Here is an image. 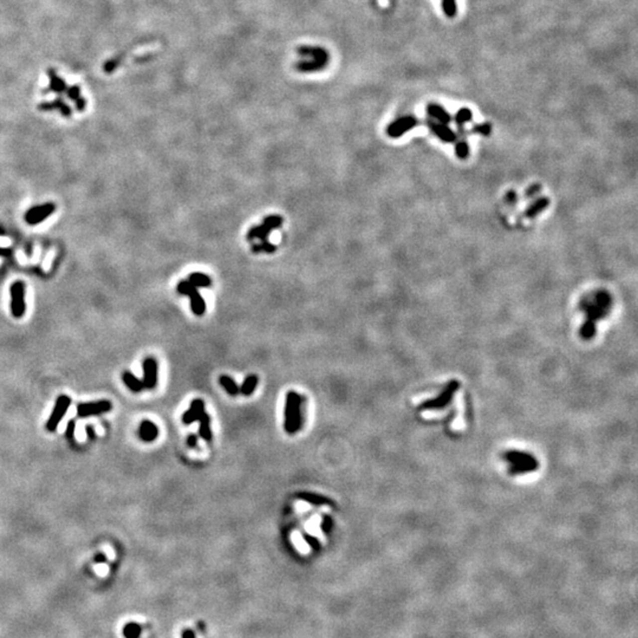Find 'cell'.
<instances>
[{"mask_svg":"<svg viewBox=\"0 0 638 638\" xmlns=\"http://www.w3.org/2000/svg\"><path fill=\"white\" fill-rule=\"evenodd\" d=\"M301 407H303V397L296 391L287 393L284 420V428L287 434L293 435L301 429V425H303Z\"/></svg>","mask_w":638,"mask_h":638,"instance_id":"1","label":"cell"},{"mask_svg":"<svg viewBox=\"0 0 638 638\" xmlns=\"http://www.w3.org/2000/svg\"><path fill=\"white\" fill-rule=\"evenodd\" d=\"M503 460L509 463L508 472L511 475H524L535 472L539 468V461L530 453L520 450H508L502 455Z\"/></svg>","mask_w":638,"mask_h":638,"instance_id":"2","label":"cell"},{"mask_svg":"<svg viewBox=\"0 0 638 638\" xmlns=\"http://www.w3.org/2000/svg\"><path fill=\"white\" fill-rule=\"evenodd\" d=\"M178 292L191 299V309L195 316H204L206 312V301L199 292V288L188 280H181L176 286Z\"/></svg>","mask_w":638,"mask_h":638,"instance_id":"3","label":"cell"},{"mask_svg":"<svg viewBox=\"0 0 638 638\" xmlns=\"http://www.w3.org/2000/svg\"><path fill=\"white\" fill-rule=\"evenodd\" d=\"M299 53L311 57L310 60L298 64V69L301 70V71H315V70H319L328 62V53H326L325 50L319 49V47L301 46L299 49Z\"/></svg>","mask_w":638,"mask_h":638,"instance_id":"4","label":"cell"},{"mask_svg":"<svg viewBox=\"0 0 638 638\" xmlns=\"http://www.w3.org/2000/svg\"><path fill=\"white\" fill-rule=\"evenodd\" d=\"M283 217L280 215H268L266 216L264 221H262L261 225L258 226H253L249 228V230L247 232V240L248 241H253V240L259 239L260 241L262 240H267V236L270 235V233L273 229L280 228L281 225H283Z\"/></svg>","mask_w":638,"mask_h":638,"instance_id":"5","label":"cell"},{"mask_svg":"<svg viewBox=\"0 0 638 638\" xmlns=\"http://www.w3.org/2000/svg\"><path fill=\"white\" fill-rule=\"evenodd\" d=\"M458 387H460V382L456 380H451L449 383L445 386V388L443 389V391L438 395L436 399L434 400H429L425 401V403L421 405V409L422 410H441L445 408V406L449 405L453 400V397L456 393Z\"/></svg>","mask_w":638,"mask_h":638,"instance_id":"6","label":"cell"},{"mask_svg":"<svg viewBox=\"0 0 638 638\" xmlns=\"http://www.w3.org/2000/svg\"><path fill=\"white\" fill-rule=\"evenodd\" d=\"M26 311L25 303V284L21 280L11 285V312L14 318H21Z\"/></svg>","mask_w":638,"mask_h":638,"instance_id":"7","label":"cell"},{"mask_svg":"<svg viewBox=\"0 0 638 638\" xmlns=\"http://www.w3.org/2000/svg\"><path fill=\"white\" fill-rule=\"evenodd\" d=\"M71 406V399L68 395H60L56 401V405L51 413L49 420L46 422V429L51 432L56 431L58 428L60 421H62L65 414L68 413L69 407Z\"/></svg>","mask_w":638,"mask_h":638,"instance_id":"8","label":"cell"},{"mask_svg":"<svg viewBox=\"0 0 638 638\" xmlns=\"http://www.w3.org/2000/svg\"><path fill=\"white\" fill-rule=\"evenodd\" d=\"M111 409H113V405H111L110 401L107 400L81 403V405H78V407H77V416L82 419H86L90 418V416L102 415V414L110 412Z\"/></svg>","mask_w":638,"mask_h":638,"instance_id":"9","label":"cell"},{"mask_svg":"<svg viewBox=\"0 0 638 638\" xmlns=\"http://www.w3.org/2000/svg\"><path fill=\"white\" fill-rule=\"evenodd\" d=\"M56 211V205L52 203H46L38 206L31 207L26 213H25V221L31 226L39 225L40 222L45 221L51 214Z\"/></svg>","mask_w":638,"mask_h":638,"instance_id":"10","label":"cell"},{"mask_svg":"<svg viewBox=\"0 0 638 638\" xmlns=\"http://www.w3.org/2000/svg\"><path fill=\"white\" fill-rule=\"evenodd\" d=\"M419 124L418 118L414 116H403L399 120L394 121L390 123V126L387 128V134L393 139H399L402 135H405L407 131L412 130Z\"/></svg>","mask_w":638,"mask_h":638,"instance_id":"11","label":"cell"},{"mask_svg":"<svg viewBox=\"0 0 638 638\" xmlns=\"http://www.w3.org/2000/svg\"><path fill=\"white\" fill-rule=\"evenodd\" d=\"M143 386L144 389L152 390L159 382V364L154 357H147L143 361Z\"/></svg>","mask_w":638,"mask_h":638,"instance_id":"12","label":"cell"},{"mask_svg":"<svg viewBox=\"0 0 638 638\" xmlns=\"http://www.w3.org/2000/svg\"><path fill=\"white\" fill-rule=\"evenodd\" d=\"M38 110L39 111H53V110H58L59 114L62 115L64 117H71L72 116V109L70 107L69 104H66V102L64 101L63 98H56L52 99V101H46V102H40L38 104Z\"/></svg>","mask_w":638,"mask_h":638,"instance_id":"13","label":"cell"},{"mask_svg":"<svg viewBox=\"0 0 638 638\" xmlns=\"http://www.w3.org/2000/svg\"><path fill=\"white\" fill-rule=\"evenodd\" d=\"M427 124L429 129L434 133V135L441 141H443L444 143H454L456 141V134L448 127V124L438 123V122L432 120H428Z\"/></svg>","mask_w":638,"mask_h":638,"instance_id":"14","label":"cell"},{"mask_svg":"<svg viewBox=\"0 0 638 638\" xmlns=\"http://www.w3.org/2000/svg\"><path fill=\"white\" fill-rule=\"evenodd\" d=\"M204 413H206L204 401L200 399L192 401L189 409L182 415V422L185 425H192V423L199 421Z\"/></svg>","mask_w":638,"mask_h":638,"instance_id":"15","label":"cell"},{"mask_svg":"<svg viewBox=\"0 0 638 638\" xmlns=\"http://www.w3.org/2000/svg\"><path fill=\"white\" fill-rule=\"evenodd\" d=\"M47 77H49V91L57 95L65 94L66 90H68V83L57 73L56 70H47Z\"/></svg>","mask_w":638,"mask_h":638,"instance_id":"16","label":"cell"},{"mask_svg":"<svg viewBox=\"0 0 638 638\" xmlns=\"http://www.w3.org/2000/svg\"><path fill=\"white\" fill-rule=\"evenodd\" d=\"M550 206V199L547 197H540L537 198L532 203L530 206L526 208V211L524 212V217L526 219H534L535 216L539 215L541 212H544L546 208Z\"/></svg>","mask_w":638,"mask_h":638,"instance_id":"17","label":"cell"},{"mask_svg":"<svg viewBox=\"0 0 638 638\" xmlns=\"http://www.w3.org/2000/svg\"><path fill=\"white\" fill-rule=\"evenodd\" d=\"M139 436L140 438L144 442H153L158 438L159 436V428L155 423L152 421H143L140 425L139 428Z\"/></svg>","mask_w":638,"mask_h":638,"instance_id":"18","label":"cell"},{"mask_svg":"<svg viewBox=\"0 0 638 638\" xmlns=\"http://www.w3.org/2000/svg\"><path fill=\"white\" fill-rule=\"evenodd\" d=\"M427 114L429 117L434 118L436 122H438V123L449 124L451 121L449 113H448L443 107H441L440 104L429 103L427 107Z\"/></svg>","mask_w":638,"mask_h":638,"instance_id":"19","label":"cell"},{"mask_svg":"<svg viewBox=\"0 0 638 638\" xmlns=\"http://www.w3.org/2000/svg\"><path fill=\"white\" fill-rule=\"evenodd\" d=\"M583 310L585 311L586 313V320L592 323H597V320L603 319L605 316L608 315L609 310L603 309L602 306L597 305V304H583L582 305Z\"/></svg>","mask_w":638,"mask_h":638,"instance_id":"20","label":"cell"},{"mask_svg":"<svg viewBox=\"0 0 638 638\" xmlns=\"http://www.w3.org/2000/svg\"><path fill=\"white\" fill-rule=\"evenodd\" d=\"M66 96H68L69 99L75 102V107L79 113L85 110L86 108V99L82 96V91H81V86L78 84L68 86V90H66Z\"/></svg>","mask_w":638,"mask_h":638,"instance_id":"21","label":"cell"},{"mask_svg":"<svg viewBox=\"0 0 638 638\" xmlns=\"http://www.w3.org/2000/svg\"><path fill=\"white\" fill-rule=\"evenodd\" d=\"M298 498L307 503H311L313 506H323V505H332V501L326 496L310 492H301L297 495Z\"/></svg>","mask_w":638,"mask_h":638,"instance_id":"22","label":"cell"},{"mask_svg":"<svg viewBox=\"0 0 638 638\" xmlns=\"http://www.w3.org/2000/svg\"><path fill=\"white\" fill-rule=\"evenodd\" d=\"M200 425H199V435H200L201 438H204L205 441L211 442L212 438H213V434H212V429H211V416L208 415L207 413H204L203 416H201L200 420Z\"/></svg>","mask_w":638,"mask_h":638,"instance_id":"23","label":"cell"},{"mask_svg":"<svg viewBox=\"0 0 638 638\" xmlns=\"http://www.w3.org/2000/svg\"><path fill=\"white\" fill-rule=\"evenodd\" d=\"M122 378H123L124 384H126V386L129 388L133 393H140V391H142L144 389L142 380L137 378L135 375L130 373V371H126V373H123Z\"/></svg>","mask_w":638,"mask_h":638,"instance_id":"24","label":"cell"},{"mask_svg":"<svg viewBox=\"0 0 638 638\" xmlns=\"http://www.w3.org/2000/svg\"><path fill=\"white\" fill-rule=\"evenodd\" d=\"M219 383L220 386L226 390V393L228 394V395L236 396L240 394V387L236 384V382L232 377L227 376V375H221V376L219 377Z\"/></svg>","mask_w":638,"mask_h":638,"instance_id":"25","label":"cell"},{"mask_svg":"<svg viewBox=\"0 0 638 638\" xmlns=\"http://www.w3.org/2000/svg\"><path fill=\"white\" fill-rule=\"evenodd\" d=\"M188 281L198 288H207L212 286V279L207 274L201 273V272H193V273L189 274Z\"/></svg>","mask_w":638,"mask_h":638,"instance_id":"26","label":"cell"},{"mask_svg":"<svg viewBox=\"0 0 638 638\" xmlns=\"http://www.w3.org/2000/svg\"><path fill=\"white\" fill-rule=\"evenodd\" d=\"M259 382V378L256 375H248L247 377L243 380V382L240 387V394L243 396H249L254 393L256 386H258Z\"/></svg>","mask_w":638,"mask_h":638,"instance_id":"27","label":"cell"},{"mask_svg":"<svg viewBox=\"0 0 638 638\" xmlns=\"http://www.w3.org/2000/svg\"><path fill=\"white\" fill-rule=\"evenodd\" d=\"M596 332H597V325H596V323L589 322V320H585V323L580 326L579 330L580 337L585 339V341H589V339H592L595 337Z\"/></svg>","mask_w":638,"mask_h":638,"instance_id":"28","label":"cell"},{"mask_svg":"<svg viewBox=\"0 0 638 638\" xmlns=\"http://www.w3.org/2000/svg\"><path fill=\"white\" fill-rule=\"evenodd\" d=\"M123 633L124 638H140L141 633H142V628H141L140 624L135 623V622H129L123 627Z\"/></svg>","mask_w":638,"mask_h":638,"instance_id":"29","label":"cell"},{"mask_svg":"<svg viewBox=\"0 0 638 638\" xmlns=\"http://www.w3.org/2000/svg\"><path fill=\"white\" fill-rule=\"evenodd\" d=\"M251 251L254 254H258V253H274L277 251V246H274L268 240H262L260 242L252 245Z\"/></svg>","mask_w":638,"mask_h":638,"instance_id":"30","label":"cell"},{"mask_svg":"<svg viewBox=\"0 0 638 638\" xmlns=\"http://www.w3.org/2000/svg\"><path fill=\"white\" fill-rule=\"evenodd\" d=\"M455 155L460 160H466L469 156V146L466 139H458L455 141Z\"/></svg>","mask_w":638,"mask_h":638,"instance_id":"31","label":"cell"},{"mask_svg":"<svg viewBox=\"0 0 638 638\" xmlns=\"http://www.w3.org/2000/svg\"><path fill=\"white\" fill-rule=\"evenodd\" d=\"M473 118V114L472 111L469 110L468 108H462L457 111L456 115H455V123H456L457 127H464V124L467 122H470Z\"/></svg>","mask_w":638,"mask_h":638,"instance_id":"32","label":"cell"},{"mask_svg":"<svg viewBox=\"0 0 638 638\" xmlns=\"http://www.w3.org/2000/svg\"><path fill=\"white\" fill-rule=\"evenodd\" d=\"M442 7H443V12L447 17H455V14H456V2H455V0H443Z\"/></svg>","mask_w":638,"mask_h":638,"instance_id":"33","label":"cell"},{"mask_svg":"<svg viewBox=\"0 0 638 638\" xmlns=\"http://www.w3.org/2000/svg\"><path fill=\"white\" fill-rule=\"evenodd\" d=\"M121 62H122V57H118V56L109 59L108 62L104 64V68H103L104 71L107 73H111L113 71H115V70L118 68V65H120Z\"/></svg>","mask_w":638,"mask_h":638,"instance_id":"34","label":"cell"},{"mask_svg":"<svg viewBox=\"0 0 638 638\" xmlns=\"http://www.w3.org/2000/svg\"><path fill=\"white\" fill-rule=\"evenodd\" d=\"M472 131L474 134H480V135H483V136H489L490 131H492V126H490L489 123L477 124V126L473 127Z\"/></svg>","mask_w":638,"mask_h":638,"instance_id":"35","label":"cell"},{"mask_svg":"<svg viewBox=\"0 0 638 638\" xmlns=\"http://www.w3.org/2000/svg\"><path fill=\"white\" fill-rule=\"evenodd\" d=\"M332 527H333L332 518L330 517V515H324L322 519V522H320V528H322L323 533L329 534L330 532H331Z\"/></svg>","mask_w":638,"mask_h":638,"instance_id":"36","label":"cell"},{"mask_svg":"<svg viewBox=\"0 0 638 638\" xmlns=\"http://www.w3.org/2000/svg\"><path fill=\"white\" fill-rule=\"evenodd\" d=\"M540 191H541V186L539 184H534L532 185L531 187L527 188V191L525 192L524 195L526 199H534L538 194L540 193Z\"/></svg>","mask_w":638,"mask_h":638,"instance_id":"37","label":"cell"},{"mask_svg":"<svg viewBox=\"0 0 638 638\" xmlns=\"http://www.w3.org/2000/svg\"><path fill=\"white\" fill-rule=\"evenodd\" d=\"M505 203L508 205V206H514L518 203V195L515 193L514 191H509L506 193L505 195Z\"/></svg>","mask_w":638,"mask_h":638,"instance_id":"38","label":"cell"},{"mask_svg":"<svg viewBox=\"0 0 638 638\" xmlns=\"http://www.w3.org/2000/svg\"><path fill=\"white\" fill-rule=\"evenodd\" d=\"M75 429H76V422L75 420H71L68 423V427H66V437H68L69 441H75Z\"/></svg>","mask_w":638,"mask_h":638,"instance_id":"39","label":"cell"},{"mask_svg":"<svg viewBox=\"0 0 638 638\" xmlns=\"http://www.w3.org/2000/svg\"><path fill=\"white\" fill-rule=\"evenodd\" d=\"M303 537H304V539H305V541L307 543V545H309V546L313 547V548H318L319 547V541H318V539H317L316 537H313V535H311V534H304Z\"/></svg>","mask_w":638,"mask_h":638,"instance_id":"40","label":"cell"},{"mask_svg":"<svg viewBox=\"0 0 638 638\" xmlns=\"http://www.w3.org/2000/svg\"><path fill=\"white\" fill-rule=\"evenodd\" d=\"M187 444L191 448H197V445H198V435L189 434L187 436Z\"/></svg>","mask_w":638,"mask_h":638,"instance_id":"41","label":"cell"},{"mask_svg":"<svg viewBox=\"0 0 638 638\" xmlns=\"http://www.w3.org/2000/svg\"><path fill=\"white\" fill-rule=\"evenodd\" d=\"M182 638H195V634L193 630L186 629L182 631Z\"/></svg>","mask_w":638,"mask_h":638,"instance_id":"42","label":"cell"},{"mask_svg":"<svg viewBox=\"0 0 638 638\" xmlns=\"http://www.w3.org/2000/svg\"><path fill=\"white\" fill-rule=\"evenodd\" d=\"M86 432H88L89 438L94 440V438H95V430H94V428L91 427V425H88V427H86Z\"/></svg>","mask_w":638,"mask_h":638,"instance_id":"43","label":"cell"},{"mask_svg":"<svg viewBox=\"0 0 638 638\" xmlns=\"http://www.w3.org/2000/svg\"><path fill=\"white\" fill-rule=\"evenodd\" d=\"M95 562L96 563H104V562H107V558H105L104 554H98V556H96V558H95Z\"/></svg>","mask_w":638,"mask_h":638,"instance_id":"44","label":"cell"},{"mask_svg":"<svg viewBox=\"0 0 638 638\" xmlns=\"http://www.w3.org/2000/svg\"><path fill=\"white\" fill-rule=\"evenodd\" d=\"M11 254V251L8 248H1L0 247V256H8Z\"/></svg>","mask_w":638,"mask_h":638,"instance_id":"45","label":"cell"}]
</instances>
